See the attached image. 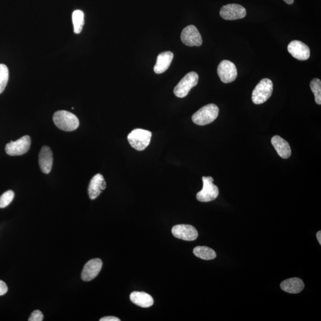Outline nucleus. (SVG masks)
Returning <instances> with one entry per match:
<instances>
[{
  "mask_svg": "<svg viewBox=\"0 0 321 321\" xmlns=\"http://www.w3.org/2000/svg\"><path fill=\"white\" fill-rule=\"evenodd\" d=\"M53 121L58 129L71 132L78 128L79 120L73 113L60 110L54 113Z\"/></svg>",
  "mask_w": 321,
  "mask_h": 321,
  "instance_id": "1",
  "label": "nucleus"
},
{
  "mask_svg": "<svg viewBox=\"0 0 321 321\" xmlns=\"http://www.w3.org/2000/svg\"><path fill=\"white\" fill-rule=\"evenodd\" d=\"M219 109L214 103H209L200 109L192 116L193 122L199 126H205L214 122L219 116Z\"/></svg>",
  "mask_w": 321,
  "mask_h": 321,
  "instance_id": "2",
  "label": "nucleus"
},
{
  "mask_svg": "<svg viewBox=\"0 0 321 321\" xmlns=\"http://www.w3.org/2000/svg\"><path fill=\"white\" fill-rule=\"evenodd\" d=\"M273 91V84L270 79L265 78L258 83L252 95V100L255 104H262L267 101Z\"/></svg>",
  "mask_w": 321,
  "mask_h": 321,
  "instance_id": "3",
  "label": "nucleus"
},
{
  "mask_svg": "<svg viewBox=\"0 0 321 321\" xmlns=\"http://www.w3.org/2000/svg\"><path fill=\"white\" fill-rule=\"evenodd\" d=\"M152 137L150 131L141 129H136L132 131L127 136V139L132 148L137 151H141L149 146Z\"/></svg>",
  "mask_w": 321,
  "mask_h": 321,
  "instance_id": "4",
  "label": "nucleus"
},
{
  "mask_svg": "<svg viewBox=\"0 0 321 321\" xmlns=\"http://www.w3.org/2000/svg\"><path fill=\"white\" fill-rule=\"evenodd\" d=\"M199 76L195 72H191L179 82L174 89V94L178 98H185L192 88L197 85Z\"/></svg>",
  "mask_w": 321,
  "mask_h": 321,
  "instance_id": "5",
  "label": "nucleus"
},
{
  "mask_svg": "<svg viewBox=\"0 0 321 321\" xmlns=\"http://www.w3.org/2000/svg\"><path fill=\"white\" fill-rule=\"evenodd\" d=\"M203 189L196 195V198L199 201L208 202L213 201L218 197L219 189L213 184V179L212 177H203Z\"/></svg>",
  "mask_w": 321,
  "mask_h": 321,
  "instance_id": "6",
  "label": "nucleus"
},
{
  "mask_svg": "<svg viewBox=\"0 0 321 321\" xmlns=\"http://www.w3.org/2000/svg\"><path fill=\"white\" fill-rule=\"evenodd\" d=\"M31 139L29 136H24L15 141H10L6 145L5 150L10 156H17L27 153L30 149Z\"/></svg>",
  "mask_w": 321,
  "mask_h": 321,
  "instance_id": "7",
  "label": "nucleus"
},
{
  "mask_svg": "<svg viewBox=\"0 0 321 321\" xmlns=\"http://www.w3.org/2000/svg\"><path fill=\"white\" fill-rule=\"evenodd\" d=\"M217 74L221 81L224 84H229L236 80L237 77V68L232 62L223 60L219 65Z\"/></svg>",
  "mask_w": 321,
  "mask_h": 321,
  "instance_id": "8",
  "label": "nucleus"
},
{
  "mask_svg": "<svg viewBox=\"0 0 321 321\" xmlns=\"http://www.w3.org/2000/svg\"><path fill=\"white\" fill-rule=\"evenodd\" d=\"M182 43L189 47H200L202 44L201 33L194 25L186 26L181 33Z\"/></svg>",
  "mask_w": 321,
  "mask_h": 321,
  "instance_id": "9",
  "label": "nucleus"
},
{
  "mask_svg": "<svg viewBox=\"0 0 321 321\" xmlns=\"http://www.w3.org/2000/svg\"><path fill=\"white\" fill-rule=\"evenodd\" d=\"M220 16L227 20L243 19L246 15V10L242 6L229 4L224 6L220 10Z\"/></svg>",
  "mask_w": 321,
  "mask_h": 321,
  "instance_id": "10",
  "label": "nucleus"
},
{
  "mask_svg": "<svg viewBox=\"0 0 321 321\" xmlns=\"http://www.w3.org/2000/svg\"><path fill=\"white\" fill-rule=\"evenodd\" d=\"M172 235L179 239L193 241L197 239L198 232L195 228L188 224H180L172 227Z\"/></svg>",
  "mask_w": 321,
  "mask_h": 321,
  "instance_id": "11",
  "label": "nucleus"
},
{
  "mask_svg": "<svg viewBox=\"0 0 321 321\" xmlns=\"http://www.w3.org/2000/svg\"><path fill=\"white\" fill-rule=\"evenodd\" d=\"M289 53L297 60L305 61L310 57V49L307 45L300 41L294 40L289 44Z\"/></svg>",
  "mask_w": 321,
  "mask_h": 321,
  "instance_id": "12",
  "label": "nucleus"
},
{
  "mask_svg": "<svg viewBox=\"0 0 321 321\" xmlns=\"http://www.w3.org/2000/svg\"><path fill=\"white\" fill-rule=\"evenodd\" d=\"M102 267V262L99 258L92 259L85 265L82 272V279L85 281H90L96 277Z\"/></svg>",
  "mask_w": 321,
  "mask_h": 321,
  "instance_id": "13",
  "label": "nucleus"
},
{
  "mask_svg": "<svg viewBox=\"0 0 321 321\" xmlns=\"http://www.w3.org/2000/svg\"><path fill=\"white\" fill-rule=\"evenodd\" d=\"M53 164V154L51 148L44 146L39 154V164L41 170L45 174H48L51 171Z\"/></svg>",
  "mask_w": 321,
  "mask_h": 321,
  "instance_id": "14",
  "label": "nucleus"
},
{
  "mask_svg": "<svg viewBox=\"0 0 321 321\" xmlns=\"http://www.w3.org/2000/svg\"><path fill=\"white\" fill-rule=\"evenodd\" d=\"M106 182L102 175L96 174L92 177L89 184L88 193L89 197L92 200L98 198L101 193L106 188Z\"/></svg>",
  "mask_w": 321,
  "mask_h": 321,
  "instance_id": "15",
  "label": "nucleus"
},
{
  "mask_svg": "<svg viewBox=\"0 0 321 321\" xmlns=\"http://www.w3.org/2000/svg\"><path fill=\"white\" fill-rule=\"evenodd\" d=\"M174 54L171 51H165L158 55L154 70L155 74L164 73L170 67Z\"/></svg>",
  "mask_w": 321,
  "mask_h": 321,
  "instance_id": "16",
  "label": "nucleus"
},
{
  "mask_svg": "<svg viewBox=\"0 0 321 321\" xmlns=\"http://www.w3.org/2000/svg\"><path fill=\"white\" fill-rule=\"evenodd\" d=\"M271 144L277 152L279 156L288 159L291 156L292 150L291 146L287 141L280 136H274L271 139Z\"/></svg>",
  "mask_w": 321,
  "mask_h": 321,
  "instance_id": "17",
  "label": "nucleus"
},
{
  "mask_svg": "<svg viewBox=\"0 0 321 321\" xmlns=\"http://www.w3.org/2000/svg\"><path fill=\"white\" fill-rule=\"evenodd\" d=\"M280 288L283 291L291 293V294H298L301 292L305 288L304 282L299 278H292L286 279L280 284Z\"/></svg>",
  "mask_w": 321,
  "mask_h": 321,
  "instance_id": "18",
  "label": "nucleus"
},
{
  "mask_svg": "<svg viewBox=\"0 0 321 321\" xmlns=\"http://www.w3.org/2000/svg\"><path fill=\"white\" fill-rule=\"evenodd\" d=\"M130 299L134 304L141 308H150L154 304L153 297L145 292H134L131 293Z\"/></svg>",
  "mask_w": 321,
  "mask_h": 321,
  "instance_id": "19",
  "label": "nucleus"
},
{
  "mask_svg": "<svg viewBox=\"0 0 321 321\" xmlns=\"http://www.w3.org/2000/svg\"><path fill=\"white\" fill-rule=\"evenodd\" d=\"M196 257L204 260H212L217 257L216 252L206 246H197L193 249Z\"/></svg>",
  "mask_w": 321,
  "mask_h": 321,
  "instance_id": "20",
  "label": "nucleus"
},
{
  "mask_svg": "<svg viewBox=\"0 0 321 321\" xmlns=\"http://www.w3.org/2000/svg\"><path fill=\"white\" fill-rule=\"evenodd\" d=\"M72 20H73L75 33H80L85 24L84 13L80 10H75L72 15Z\"/></svg>",
  "mask_w": 321,
  "mask_h": 321,
  "instance_id": "21",
  "label": "nucleus"
},
{
  "mask_svg": "<svg viewBox=\"0 0 321 321\" xmlns=\"http://www.w3.org/2000/svg\"><path fill=\"white\" fill-rule=\"evenodd\" d=\"M8 67L4 64H0V94L5 91L9 81Z\"/></svg>",
  "mask_w": 321,
  "mask_h": 321,
  "instance_id": "22",
  "label": "nucleus"
},
{
  "mask_svg": "<svg viewBox=\"0 0 321 321\" xmlns=\"http://www.w3.org/2000/svg\"><path fill=\"white\" fill-rule=\"evenodd\" d=\"M310 87L315 95V102L317 104H321V81L320 79L315 78L310 82Z\"/></svg>",
  "mask_w": 321,
  "mask_h": 321,
  "instance_id": "23",
  "label": "nucleus"
},
{
  "mask_svg": "<svg viewBox=\"0 0 321 321\" xmlns=\"http://www.w3.org/2000/svg\"><path fill=\"white\" fill-rule=\"evenodd\" d=\"M15 193L12 191H8L0 196V208H6L13 201Z\"/></svg>",
  "mask_w": 321,
  "mask_h": 321,
  "instance_id": "24",
  "label": "nucleus"
},
{
  "mask_svg": "<svg viewBox=\"0 0 321 321\" xmlns=\"http://www.w3.org/2000/svg\"><path fill=\"white\" fill-rule=\"evenodd\" d=\"M44 316L42 312L39 310H35L31 313V315L28 319L29 321H42Z\"/></svg>",
  "mask_w": 321,
  "mask_h": 321,
  "instance_id": "25",
  "label": "nucleus"
},
{
  "mask_svg": "<svg viewBox=\"0 0 321 321\" xmlns=\"http://www.w3.org/2000/svg\"><path fill=\"white\" fill-rule=\"evenodd\" d=\"M8 291V286L4 281L0 280V296L5 295Z\"/></svg>",
  "mask_w": 321,
  "mask_h": 321,
  "instance_id": "26",
  "label": "nucleus"
},
{
  "mask_svg": "<svg viewBox=\"0 0 321 321\" xmlns=\"http://www.w3.org/2000/svg\"><path fill=\"white\" fill-rule=\"evenodd\" d=\"M100 321H120V319L118 317L115 316H106L102 317L100 319Z\"/></svg>",
  "mask_w": 321,
  "mask_h": 321,
  "instance_id": "27",
  "label": "nucleus"
},
{
  "mask_svg": "<svg viewBox=\"0 0 321 321\" xmlns=\"http://www.w3.org/2000/svg\"><path fill=\"white\" fill-rule=\"evenodd\" d=\"M316 237H317V241H318L319 244H321V231H318V232L317 233Z\"/></svg>",
  "mask_w": 321,
  "mask_h": 321,
  "instance_id": "28",
  "label": "nucleus"
},
{
  "mask_svg": "<svg viewBox=\"0 0 321 321\" xmlns=\"http://www.w3.org/2000/svg\"><path fill=\"white\" fill-rule=\"evenodd\" d=\"M284 2L288 5H292L293 2H294V0H284Z\"/></svg>",
  "mask_w": 321,
  "mask_h": 321,
  "instance_id": "29",
  "label": "nucleus"
}]
</instances>
